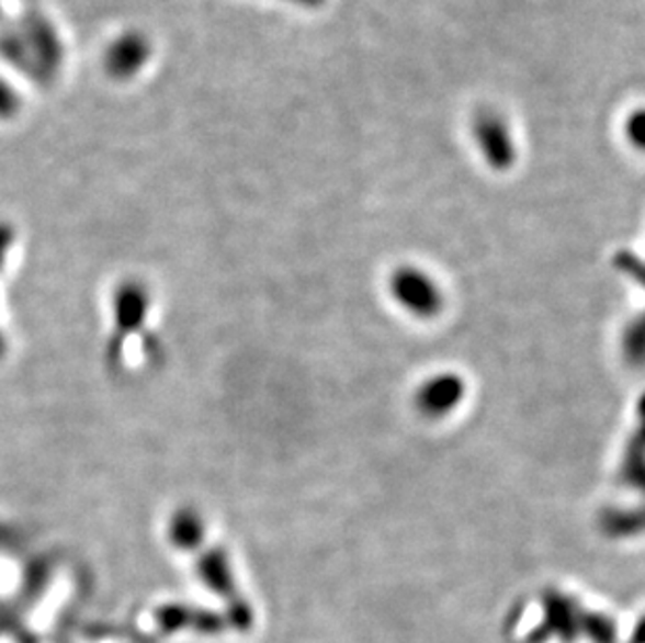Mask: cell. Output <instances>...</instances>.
I'll use <instances>...</instances> for the list:
<instances>
[{"mask_svg":"<svg viewBox=\"0 0 645 643\" xmlns=\"http://www.w3.org/2000/svg\"><path fill=\"white\" fill-rule=\"evenodd\" d=\"M541 621L527 635V643H616V622L603 612L587 610L582 603L562 594L545 589L541 596Z\"/></svg>","mask_w":645,"mask_h":643,"instance_id":"6da1fadb","label":"cell"},{"mask_svg":"<svg viewBox=\"0 0 645 643\" xmlns=\"http://www.w3.org/2000/svg\"><path fill=\"white\" fill-rule=\"evenodd\" d=\"M388 289L393 300L416 318H434L443 309V293L439 284L420 268L404 266L395 270Z\"/></svg>","mask_w":645,"mask_h":643,"instance_id":"7a4b0ae2","label":"cell"},{"mask_svg":"<svg viewBox=\"0 0 645 643\" xmlns=\"http://www.w3.org/2000/svg\"><path fill=\"white\" fill-rule=\"evenodd\" d=\"M473 134L485 161L494 170H508L517 163V143L512 129L499 113H478L474 117Z\"/></svg>","mask_w":645,"mask_h":643,"instance_id":"3957f363","label":"cell"},{"mask_svg":"<svg viewBox=\"0 0 645 643\" xmlns=\"http://www.w3.org/2000/svg\"><path fill=\"white\" fill-rule=\"evenodd\" d=\"M466 385L457 374H439L429 379L416 393V408L427 418H445L462 404Z\"/></svg>","mask_w":645,"mask_h":643,"instance_id":"277c9868","label":"cell"},{"mask_svg":"<svg viewBox=\"0 0 645 643\" xmlns=\"http://www.w3.org/2000/svg\"><path fill=\"white\" fill-rule=\"evenodd\" d=\"M642 425L635 430L626 453H624L621 478L631 487H640L645 492V397L640 404Z\"/></svg>","mask_w":645,"mask_h":643,"instance_id":"5b68a950","label":"cell"},{"mask_svg":"<svg viewBox=\"0 0 645 643\" xmlns=\"http://www.w3.org/2000/svg\"><path fill=\"white\" fill-rule=\"evenodd\" d=\"M603 529L610 537L633 535L645 529V512L640 510H612L606 512L602 520Z\"/></svg>","mask_w":645,"mask_h":643,"instance_id":"8992f818","label":"cell"},{"mask_svg":"<svg viewBox=\"0 0 645 643\" xmlns=\"http://www.w3.org/2000/svg\"><path fill=\"white\" fill-rule=\"evenodd\" d=\"M624 134H626V140L635 149L644 150L645 153V109H640V111H635V113H631L626 117Z\"/></svg>","mask_w":645,"mask_h":643,"instance_id":"52a82bcc","label":"cell"},{"mask_svg":"<svg viewBox=\"0 0 645 643\" xmlns=\"http://www.w3.org/2000/svg\"><path fill=\"white\" fill-rule=\"evenodd\" d=\"M629 643H645V617H642L635 624V629H633V633L629 638Z\"/></svg>","mask_w":645,"mask_h":643,"instance_id":"ba28073f","label":"cell"},{"mask_svg":"<svg viewBox=\"0 0 645 643\" xmlns=\"http://www.w3.org/2000/svg\"><path fill=\"white\" fill-rule=\"evenodd\" d=\"M295 2H302V4H307V7H318V4H322L324 0H295Z\"/></svg>","mask_w":645,"mask_h":643,"instance_id":"9c48e42d","label":"cell"}]
</instances>
